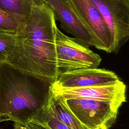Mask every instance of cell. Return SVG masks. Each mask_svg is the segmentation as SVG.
I'll return each mask as SVG.
<instances>
[{
  "mask_svg": "<svg viewBox=\"0 0 129 129\" xmlns=\"http://www.w3.org/2000/svg\"><path fill=\"white\" fill-rule=\"evenodd\" d=\"M107 24L117 53L129 40V0H90Z\"/></svg>",
  "mask_w": 129,
  "mask_h": 129,
  "instance_id": "cell-5",
  "label": "cell"
},
{
  "mask_svg": "<svg viewBox=\"0 0 129 129\" xmlns=\"http://www.w3.org/2000/svg\"><path fill=\"white\" fill-rule=\"evenodd\" d=\"M54 80L0 63V123L23 124L48 104Z\"/></svg>",
  "mask_w": 129,
  "mask_h": 129,
  "instance_id": "cell-2",
  "label": "cell"
},
{
  "mask_svg": "<svg viewBox=\"0 0 129 129\" xmlns=\"http://www.w3.org/2000/svg\"><path fill=\"white\" fill-rule=\"evenodd\" d=\"M94 38L96 48L113 52L109 28L100 13L90 0H67Z\"/></svg>",
  "mask_w": 129,
  "mask_h": 129,
  "instance_id": "cell-6",
  "label": "cell"
},
{
  "mask_svg": "<svg viewBox=\"0 0 129 129\" xmlns=\"http://www.w3.org/2000/svg\"><path fill=\"white\" fill-rule=\"evenodd\" d=\"M55 48L58 74L77 70L97 68L102 58L88 46L70 37L56 27Z\"/></svg>",
  "mask_w": 129,
  "mask_h": 129,
  "instance_id": "cell-3",
  "label": "cell"
},
{
  "mask_svg": "<svg viewBox=\"0 0 129 129\" xmlns=\"http://www.w3.org/2000/svg\"><path fill=\"white\" fill-rule=\"evenodd\" d=\"M16 43V34L0 31V63L6 62Z\"/></svg>",
  "mask_w": 129,
  "mask_h": 129,
  "instance_id": "cell-12",
  "label": "cell"
},
{
  "mask_svg": "<svg viewBox=\"0 0 129 129\" xmlns=\"http://www.w3.org/2000/svg\"><path fill=\"white\" fill-rule=\"evenodd\" d=\"M46 108L52 116L72 129H87L68 107L65 100L53 95L52 92Z\"/></svg>",
  "mask_w": 129,
  "mask_h": 129,
  "instance_id": "cell-10",
  "label": "cell"
},
{
  "mask_svg": "<svg viewBox=\"0 0 129 129\" xmlns=\"http://www.w3.org/2000/svg\"><path fill=\"white\" fill-rule=\"evenodd\" d=\"M26 124L30 128V129H46L44 126L32 122H29Z\"/></svg>",
  "mask_w": 129,
  "mask_h": 129,
  "instance_id": "cell-14",
  "label": "cell"
},
{
  "mask_svg": "<svg viewBox=\"0 0 129 129\" xmlns=\"http://www.w3.org/2000/svg\"><path fill=\"white\" fill-rule=\"evenodd\" d=\"M19 28L16 18L0 8V31L17 34Z\"/></svg>",
  "mask_w": 129,
  "mask_h": 129,
  "instance_id": "cell-13",
  "label": "cell"
},
{
  "mask_svg": "<svg viewBox=\"0 0 129 129\" xmlns=\"http://www.w3.org/2000/svg\"><path fill=\"white\" fill-rule=\"evenodd\" d=\"M118 80V77L111 71L87 68L60 73L53 84L62 88H74L108 85Z\"/></svg>",
  "mask_w": 129,
  "mask_h": 129,
  "instance_id": "cell-8",
  "label": "cell"
},
{
  "mask_svg": "<svg viewBox=\"0 0 129 129\" xmlns=\"http://www.w3.org/2000/svg\"><path fill=\"white\" fill-rule=\"evenodd\" d=\"M52 10L60 27L83 44L95 46L93 37L67 0H43Z\"/></svg>",
  "mask_w": 129,
  "mask_h": 129,
  "instance_id": "cell-9",
  "label": "cell"
},
{
  "mask_svg": "<svg viewBox=\"0 0 129 129\" xmlns=\"http://www.w3.org/2000/svg\"><path fill=\"white\" fill-rule=\"evenodd\" d=\"M56 27L53 13L45 3L33 6L16 34L15 47L6 62L55 81L59 75L55 48Z\"/></svg>",
  "mask_w": 129,
  "mask_h": 129,
  "instance_id": "cell-1",
  "label": "cell"
},
{
  "mask_svg": "<svg viewBox=\"0 0 129 129\" xmlns=\"http://www.w3.org/2000/svg\"><path fill=\"white\" fill-rule=\"evenodd\" d=\"M13 129H30L27 124H23L18 122H14Z\"/></svg>",
  "mask_w": 129,
  "mask_h": 129,
  "instance_id": "cell-15",
  "label": "cell"
},
{
  "mask_svg": "<svg viewBox=\"0 0 129 129\" xmlns=\"http://www.w3.org/2000/svg\"><path fill=\"white\" fill-rule=\"evenodd\" d=\"M42 3L43 0H0V8L16 18L20 29L28 19L32 7Z\"/></svg>",
  "mask_w": 129,
  "mask_h": 129,
  "instance_id": "cell-11",
  "label": "cell"
},
{
  "mask_svg": "<svg viewBox=\"0 0 129 129\" xmlns=\"http://www.w3.org/2000/svg\"><path fill=\"white\" fill-rule=\"evenodd\" d=\"M126 86L118 80L110 85L74 88H65L53 83L51 86L52 93L64 99L81 98L107 102L119 108L126 100Z\"/></svg>",
  "mask_w": 129,
  "mask_h": 129,
  "instance_id": "cell-7",
  "label": "cell"
},
{
  "mask_svg": "<svg viewBox=\"0 0 129 129\" xmlns=\"http://www.w3.org/2000/svg\"><path fill=\"white\" fill-rule=\"evenodd\" d=\"M64 100L77 118L87 129H109L115 122L119 108L111 103L81 98Z\"/></svg>",
  "mask_w": 129,
  "mask_h": 129,
  "instance_id": "cell-4",
  "label": "cell"
}]
</instances>
